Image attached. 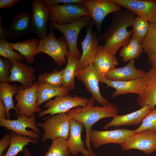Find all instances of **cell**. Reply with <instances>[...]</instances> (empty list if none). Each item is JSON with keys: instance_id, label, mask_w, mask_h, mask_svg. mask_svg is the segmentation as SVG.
<instances>
[{"instance_id": "12", "label": "cell", "mask_w": 156, "mask_h": 156, "mask_svg": "<svg viewBox=\"0 0 156 156\" xmlns=\"http://www.w3.org/2000/svg\"><path fill=\"white\" fill-rule=\"evenodd\" d=\"M32 9L29 33L35 34L40 40L47 36V22L50 16L48 7L45 5L41 0L31 1Z\"/></svg>"}, {"instance_id": "3", "label": "cell", "mask_w": 156, "mask_h": 156, "mask_svg": "<svg viewBox=\"0 0 156 156\" xmlns=\"http://www.w3.org/2000/svg\"><path fill=\"white\" fill-rule=\"evenodd\" d=\"M68 52V45L64 37L57 38L53 30L50 29L48 35L40 40L35 55L40 53H46L60 66L66 64V57Z\"/></svg>"}, {"instance_id": "9", "label": "cell", "mask_w": 156, "mask_h": 156, "mask_svg": "<svg viewBox=\"0 0 156 156\" xmlns=\"http://www.w3.org/2000/svg\"><path fill=\"white\" fill-rule=\"evenodd\" d=\"M13 114L17 118L16 119H0V126L16 134L28 137L33 140H37L39 138L41 132L37 127L35 114L29 118L24 115H18L14 113Z\"/></svg>"}, {"instance_id": "40", "label": "cell", "mask_w": 156, "mask_h": 156, "mask_svg": "<svg viewBox=\"0 0 156 156\" xmlns=\"http://www.w3.org/2000/svg\"><path fill=\"white\" fill-rule=\"evenodd\" d=\"M20 1L19 0H0V9L10 8Z\"/></svg>"}, {"instance_id": "23", "label": "cell", "mask_w": 156, "mask_h": 156, "mask_svg": "<svg viewBox=\"0 0 156 156\" xmlns=\"http://www.w3.org/2000/svg\"><path fill=\"white\" fill-rule=\"evenodd\" d=\"M31 16L29 13L22 12L15 14L8 29V39L13 41L16 38L29 33Z\"/></svg>"}, {"instance_id": "27", "label": "cell", "mask_w": 156, "mask_h": 156, "mask_svg": "<svg viewBox=\"0 0 156 156\" xmlns=\"http://www.w3.org/2000/svg\"><path fill=\"white\" fill-rule=\"evenodd\" d=\"M39 42L38 38H32L11 43V46L23 56L28 63L31 64L35 61V53Z\"/></svg>"}, {"instance_id": "31", "label": "cell", "mask_w": 156, "mask_h": 156, "mask_svg": "<svg viewBox=\"0 0 156 156\" xmlns=\"http://www.w3.org/2000/svg\"><path fill=\"white\" fill-rule=\"evenodd\" d=\"M147 34L142 44L143 51L148 57L156 53V23H149Z\"/></svg>"}, {"instance_id": "11", "label": "cell", "mask_w": 156, "mask_h": 156, "mask_svg": "<svg viewBox=\"0 0 156 156\" xmlns=\"http://www.w3.org/2000/svg\"><path fill=\"white\" fill-rule=\"evenodd\" d=\"M135 134L134 130L126 129L105 131L92 129L90 133V141L92 146L95 148L109 143L117 144L121 145Z\"/></svg>"}, {"instance_id": "26", "label": "cell", "mask_w": 156, "mask_h": 156, "mask_svg": "<svg viewBox=\"0 0 156 156\" xmlns=\"http://www.w3.org/2000/svg\"><path fill=\"white\" fill-rule=\"evenodd\" d=\"M70 91L62 86L55 87L46 84H38L37 88L38 97L37 106L39 107L43 103L53 97L69 95Z\"/></svg>"}, {"instance_id": "19", "label": "cell", "mask_w": 156, "mask_h": 156, "mask_svg": "<svg viewBox=\"0 0 156 156\" xmlns=\"http://www.w3.org/2000/svg\"><path fill=\"white\" fill-rule=\"evenodd\" d=\"M99 75V82L107 85V87L114 88L112 96L113 98L124 94L135 93L139 95L144 87V81L142 77L128 81H118L109 80L104 76Z\"/></svg>"}, {"instance_id": "46", "label": "cell", "mask_w": 156, "mask_h": 156, "mask_svg": "<svg viewBox=\"0 0 156 156\" xmlns=\"http://www.w3.org/2000/svg\"><path fill=\"white\" fill-rule=\"evenodd\" d=\"M87 156H96L94 154L90 153Z\"/></svg>"}, {"instance_id": "39", "label": "cell", "mask_w": 156, "mask_h": 156, "mask_svg": "<svg viewBox=\"0 0 156 156\" xmlns=\"http://www.w3.org/2000/svg\"><path fill=\"white\" fill-rule=\"evenodd\" d=\"M11 137L10 135H5L0 140V156H3V152L10 146L11 142Z\"/></svg>"}, {"instance_id": "45", "label": "cell", "mask_w": 156, "mask_h": 156, "mask_svg": "<svg viewBox=\"0 0 156 156\" xmlns=\"http://www.w3.org/2000/svg\"><path fill=\"white\" fill-rule=\"evenodd\" d=\"M45 156H54L52 153L50 151L47 152Z\"/></svg>"}, {"instance_id": "42", "label": "cell", "mask_w": 156, "mask_h": 156, "mask_svg": "<svg viewBox=\"0 0 156 156\" xmlns=\"http://www.w3.org/2000/svg\"><path fill=\"white\" fill-rule=\"evenodd\" d=\"M6 110L5 106L3 103L0 100V119L5 118Z\"/></svg>"}, {"instance_id": "32", "label": "cell", "mask_w": 156, "mask_h": 156, "mask_svg": "<svg viewBox=\"0 0 156 156\" xmlns=\"http://www.w3.org/2000/svg\"><path fill=\"white\" fill-rule=\"evenodd\" d=\"M63 69L61 70L55 69L50 73L45 72L39 75L37 82L38 84H47L55 87L62 86Z\"/></svg>"}, {"instance_id": "17", "label": "cell", "mask_w": 156, "mask_h": 156, "mask_svg": "<svg viewBox=\"0 0 156 156\" xmlns=\"http://www.w3.org/2000/svg\"><path fill=\"white\" fill-rule=\"evenodd\" d=\"M12 61V64L10 69L8 83L19 82L24 89L32 87L36 80L35 69L21 61Z\"/></svg>"}, {"instance_id": "37", "label": "cell", "mask_w": 156, "mask_h": 156, "mask_svg": "<svg viewBox=\"0 0 156 156\" xmlns=\"http://www.w3.org/2000/svg\"><path fill=\"white\" fill-rule=\"evenodd\" d=\"M12 61L1 57H0V82L8 83L10 75V69L12 66Z\"/></svg>"}, {"instance_id": "18", "label": "cell", "mask_w": 156, "mask_h": 156, "mask_svg": "<svg viewBox=\"0 0 156 156\" xmlns=\"http://www.w3.org/2000/svg\"><path fill=\"white\" fill-rule=\"evenodd\" d=\"M142 78L144 87L136 99L137 103L141 108L146 105L153 109L156 105V69L151 67Z\"/></svg>"}, {"instance_id": "36", "label": "cell", "mask_w": 156, "mask_h": 156, "mask_svg": "<svg viewBox=\"0 0 156 156\" xmlns=\"http://www.w3.org/2000/svg\"><path fill=\"white\" fill-rule=\"evenodd\" d=\"M146 130L156 132V108L144 117L140 126L134 130V132L136 134Z\"/></svg>"}, {"instance_id": "30", "label": "cell", "mask_w": 156, "mask_h": 156, "mask_svg": "<svg viewBox=\"0 0 156 156\" xmlns=\"http://www.w3.org/2000/svg\"><path fill=\"white\" fill-rule=\"evenodd\" d=\"M11 142L8 149L3 156H15L19 152H23V149L29 143L36 144L38 140H33L29 137L17 134L11 131L9 132Z\"/></svg>"}, {"instance_id": "33", "label": "cell", "mask_w": 156, "mask_h": 156, "mask_svg": "<svg viewBox=\"0 0 156 156\" xmlns=\"http://www.w3.org/2000/svg\"><path fill=\"white\" fill-rule=\"evenodd\" d=\"M52 144L48 151L51 152L54 156H69L67 139L62 137L51 140Z\"/></svg>"}, {"instance_id": "2", "label": "cell", "mask_w": 156, "mask_h": 156, "mask_svg": "<svg viewBox=\"0 0 156 156\" xmlns=\"http://www.w3.org/2000/svg\"><path fill=\"white\" fill-rule=\"evenodd\" d=\"M88 104L84 107L73 108L66 113L71 119L81 123L85 128L86 137L85 142L87 149L90 153L92 151L90 141V135L92 127L98 121L103 118L114 117L118 115L119 108L112 103L102 107L94 106L96 100L92 97Z\"/></svg>"}, {"instance_id": "20", "label": "cell", "mask_w": 156, "mask_h": 156, "mask_svg": "<svg viewBox=\"0 0 156 156\" xmlns=\"http://www.w3.org/2000/svg\"><path fill=\"white\" fill-rule=\"evenodd\" d=\"M83 127L80 122L72 119L70 120L67 142L70 153L73 155H77L80 153L83 156H87L90 154L88 150L85 148V142L81 138Z\"/></svg>"}, {"instance_id": "41", "label": "cell", "mask_w": 156, "mask_h": 156, "mask_svg": "<svg viewBox=\"0 0 156 156\" xmlns=\"http://www.w3.org/2000/svg\"><path fill=\"white\" fill-rule=\"evenodd\" d=\"M2 17L0 15V40L8 38V29H5L3 26L2 22Z\"/></svg>"}, {"instance_id": "29", "label": "cell", "mask_w": 156, "mask_h": 156, "mask_svg": "<svg viewBox=\"0 0 156 156\" xmlns=\"http://www.w3.org/2000/svg\"><path fill=\"white\" fill-rule=\"evenodd\" d=\"M143 51L142 44L133 33L129 42L119 51L120 57L125 63L138 58Z\"/></svg>"}, {"instance_id": "14", "label": "cell", "mask_w": 156, "mask_h": 156, "mask_svg": "<svg viewBox=\"0 0 156 156\" xmlns=\"http://www.w3.org/2000/svg\"><path fill=\"white\" fill-rule=\"evenodd\" d=\"M76 77L84 84L86 90L90 93L92 97L98 103L105 106L109 103L100 92L99 75L93 64L84 68L79 70L77 73Z\"/></svg>"}, {"instance_id": "34", "label": "cell", "mask_w": 156, "mask_h": 156, "mask_svg": "<svg viewBox=\"0 0 156 156\" xmlns=\"http://www.w3.org/2000/svg\"><path fill=\"white\" fill-rule=\"evenodd\" d=\"M149 25L148 21L138 16L135 17L133 21V33L142 44L148 33Z\"/></svg>"}, {"instance_id": "8", "label": "cell", "mask_w": 156, "mask_h": 156, "mask_svg": "<svg viewBox=\"0 0 156 156\" xmlns=\"http://www.w3.org/2000/svg\"><path fill=\"white\" fill-rule=\"evenodd\" d=\"M38 85L37 81L35 82L32 87L27 89L23 88L21 86H18V92L15 96L17 102L15 105L16 114L29 118L35 113L42 111L36 105Z\"/></svg>"}, {"instance_id": "15", "label": "cell", "mask_w": 156, "mask_h": 156, "mask_svg": "<svg viewBox=\"0 0 156 156\" xmlns=\"http://www.w3.org/2000/svg\"><path fill=\"white\" fill-rule=\"evenodd\" d=\"M94 24L92 19L87 28L86 36L81 43L82 53L78 62L79 70L93 64L97 52L100 37L96 32H92Z\"/></svg>"}, {"instance_id": "1", "label": "cell", "mask_w": 156, "mask_h": 156, "mask_svg": "<svg viewBox=\"0 0 156 156\" xmlns=\"http://www.w3.org/2000/svg\"><path fill=\"white\" fill-rule=\"evenodd\" d=\"M135 14L126 9L113 13L111 23L100 37V40L105 42V49L115 55L119 49L126 45L132 35L133 29L129 31L127 27L132 26Z\"/></svg>"}, {"instance_id": "5", "label": "cell", "mask_w": 156, "mask_h": 156, "mask_svg": "<svg viewBox=\"0 0 156 156\" xmlns=\"http://www.w3.org/2000/svg\"><path fill=\"white\" fill-rule=\"evenodd\" d=\"M43 123L37 122V126L44 130L42 138V142L59 137L68 138L70 121L71 119L66 113L56 114L47 117Z\"/></svg>"}, {"instance_id": "16", "label": "cell", "mask_w": 156, "mask_h": 156, "mask_svg": "<svg viewBox=\"0 0 156 156\" xmlns=\"http://www.w3.org/2000/svg\"><path fill=\"white\" fill-rule=\"evenodd\" d=\"M149 23H156V0H114Z\"/></svg>"}, {"instance_id": "22", "label": "cell", "mask_w": 156, "mask_h": 156, "mask_svg": "<svg viewBox=\"0 0 156 156\" xmlns=\"http://www.w3.org/2000/svg\"><path fill=\"white\" fill-rule=\"evenodd\" d=\"M134 59L128 61L123 67L115 68L106 73L104 75L107 79L112 81H128L142 77L145 72L137 69Z\"/></svg>"}, {"instance_id": "13", "label": "cell", "mask_w": 156, "mask_h": 156, "mask_svg": "<svg viewBox=\"0 0 156 156\" xmlns=\"http://www.w3.org/2000/svg\"><path fill=\"white\" fill-rule=\"evenodd\" d=\"M120 146L123 151L136 149L151 154L156 151V132L146 130L135 134Z\"/></svg>"}, {"instance_id": "24", "label": "cell", "mask_w": 156, "mask_h": 156, "mask_svg": "<svg viewBox=\"0 0 156 156\" xmlns=\"http://www.w3.org/2000/svg\"><path fill=\"white\" fill-rule=\"evenodd\" d=\"M119 64L115 55L107 52L103 46H98L93 64L99 75L104 76L106 73L116 68Z\"/></svg>"}, {"instance_id": "38", "label": "cell", "mask_w": 156, "mask_h": 156, "mask_svg": "<svg viewBox=\"0 0 156 156\" xmlns=\"http://www.w3.org/2000/svg\"><path fill=\"white\" fill-rule=\"evenodd\" d=\"M42 1L47 7L58 3H76L83 6V0H42Z\"/></svg>"}, {"instance_id": "21", "label": "cell", "mask_w": 156, "mask_h": 156, "mask_svg": "<svg viewBox=\"0 0 156 156\" xmlns=\"http://www.w3.org/2000/svg\"><path fill=\"white\" fill-rule=\"evenodd\" d=\"M153 110L149 106L145 105L139 109L129 114L117 115L103 128L106 129L111 126L117 127L122 126L139 125L144 117Z\"/></svg>"}, {"instance_id": "43", "label": "cell", "mask_w": 156, "mask_h": 156, "mask_svg": "<svg viewBox=\"0 0 156 156\" xmlns=\"http://www.w3.org/2000/svg\"><path fill=\"white\" fill-rule=\"evenodd\" d=\"M147 62L151 66V67L156 69V53L148 57Z\"/></svg>"}, {"instance_id": "44", "label": "cell", "mask_w": 156, "mask_h": 156, "mask_svg": "<svg viewBox=\"0 0 156 156\" xmlns=\"http://www.w3.org/2000/svg\"><path fill=\"white\" fill-rule=\"evenodd\" d=\"M24 156H31L29 151L25 147L23 149Z\"/></svg>"}, {"instance_id": "28", "label": "cell", "mask_w": 156, "mask_h": 156, "mask_svg": "<svg viewBox=\"0 0 156 156\" xmlns=\"http://www.w3.org/2000/svg\"><path fill=\"white\" fill-rule=\"evenodd\" d=\"M18 86L16 84L11 85L7 83L0 82V100L5 106L7 119L11 120L10 110H15L13 97L18 92Z\"/></svg>"}, {"instance_id": "6", "label": "cell", "mask_w": 156, "mask_h": 156, "mask_svg": "<svg viewBox=\"0 0 156 156\" xmlns=\"http://www.w3.org/2000/svg\"><path fill=\"white\" fill-rule=\"evenodd\" d=\"M90 99L76 95L58 96L53 99H50L44 105L43 108H47L39 112L38 117H42L47 114L48 117L62 113H66L70 110L77 107H84L88 103Z\"/></svg>"}, {"instance_id": "10", "label": "cell", "mask_w": 156, "mask_h": 156, "mask_svg": "<svg viewBox=\"0 0 156 156\" xmlns=\"http://www.w3.org/2000/svg\"><path fill=\"white\" fill-rule=\"evenodd\" d=\"M83 6L89 13L99 34H101V25L105 16L123 9L114 0H84Z\"/></svg>"}, {"instance_id": "7", "label": "cell", "mask_w": 156, "mask_h": 156, "mask_svg": "<svg viewBox=\"0 0 156 156\" xmlns=\"http://www.w3.org/2000/svg\"><path fill=\"white\" fill-rule=\"evenodd\" d=\"M51 22L60 25L73 22L84 16H90L84 6L76 3L55 4L48 7Z\"/></svg>"}, {"instance_id": "35", "label": "cell", "mask_w": 156, "mask_h": 156, "mask_svg": "<svg viewBox=\"0 0 156 156\" xmlns=\"http://www.w3.org/2000/svg\"><path fill=\"white\" fill-rule=\"evenodd\" d=\"M11 44L6 39L0 40V56L11 61L23 60L24 58L23 56L14 51L11 46Z\"/></svg>"}, {"instance_id": "4", "label": "cell", "mask_w": 156, "mask_h": 156, "mask_svg": "<svg viewBox=\"0 0 156 156\" xmlns=\"http://www.w3.org/2000/svg\"><path fill=\"white\" fill-rule=\"evenodd\" d=\"M91 20L90 16H84L68 24L60 25L51 22L50 26L60 31L63 35L68 45L69 53L80 59L81 55L77 47L78 36L81 29L88 26Z\"/></svg>"}, {"instance_id": "25", "label": "cell", "mask_w": 156, "mask_h": 156, "mask_svg": "<svg viewBox=\"0 0 156 156\" xmlns=\"http://www.w3.org/2000/svg\"><path fill=\"white\" fill-rule=\"evenodd\" d=\"M66 57L67 63L63 69L62 86L70 90H73L75 87V78L79 70L78 65L79 58L72 55L68 52Z\"/></svg>"}]
</instances>
